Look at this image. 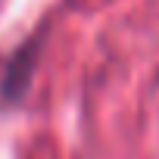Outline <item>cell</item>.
Wrapping results in <instances>:
<instances>
[{
  "instance_id": "cell-1",
  "label": "cell",
  "mask_w": 159,
  "mask_h": 159,
  "mask_svg": "<svg viewBox=\"0 0 159 159\" xmlns=\"http://www.w3.org/2000/svg\"><path fill=\"white\" fill-rule=\"evenodd\" d=\"M34 53L38 47L34 44H25L22 50H16V56L10 59L7 72H3V84H0V91H3L7 100H16L25 94L28 88V78H31V66H34Z\"/></svg>"
}]
</instances>
